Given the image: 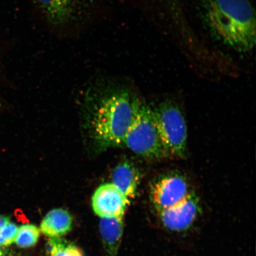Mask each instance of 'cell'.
<instances>
[{"instance_id": "1", "label": "cell", "mask_w": 256, "mask_h": 256, "mask_svg": "<svg viewBox=\"0 0 256 256\" xmlns=\"http://www.w3.org/2000/svg\"><path fill=\"white\" fill-rule=\"evenodd\" d=\"M34 18L57 40H68L84 34L108 19V0H30Z\"/></svg>"}, {"instance_id": "2", "label": "cell", "mask_w": 256, "mask_h": 256, "mask_svg": "<svg viewBox=\"0 0 256 256\" xmlns=\"http://www.w3.org/2000/svg\"><path fill=\"white\" fill-rule=\"evenodd\" d=\"M200 14L211 36L238 52L256 42V12L250 0H201Z\"/></svg>"}, {"instance_id": "3", "label": "cell", "mask_w": 256, "mask_h": 256, "mask_svg": "<svg viewBox=\"0 0 256 256\" xmlns=\"http://www.w3.org/2000/svg\"><path fill=\"white\" fill-rule=\"evenodd\" d=\"M139 103L126 92H117L102 100L92 121V138L98 148L124 146Z\"/></svg>"}, {"instance_id": "4", "label": "cell", "mask_w": 256, "mask_h": 256, "mask_svg": "<svg viewBox=\"0 0 256 256\" xmlns=\"http://www.w3.org/2000/svg\"><path fill=\"white\" fill-rule=\"evenodd\" d=\"M124 146L148 160L167 158L156 122L153 110L140 101L132 126L124 140Z\"/></svg>"}, {"instance_id": "5", "label": "cell", "mask_w": 256, "mask_h": 256, "mask_svg": "<svg viewBox=\"0 0 256 256\" xmlns=\"http://www.w3.org/2000/svg\"><path fill=\"white\" fill-rule=\"evenodd\" d=\"M152 110L166 154L184 158L187 152L188 131L182 112L175 104L168 102Z\"/></svg>"}, {"instance_id": "6", "label": "cell", "mask_w": 256, "mask_h": 256, "mask_svg": "<svg viewBox=\"0 0 256 256\" xmlns=\"http://www.w3.org/2000/svg\"><path fill=\"white\" fill-rule=\"evenodd\" d=\"M186 179L177 174L162 176L151 186L150 200L156 212L180 202L192 193Z\"/></svg>"}, {"instance_id": "7", "label": "cell", "mask_w": 256, "mask_h": 256, "mask_svg": "<svg viewBox=\"0 0 256 256\" xmlns=\"http://www.w3.org/2000/svg\"><path fill=\"white\" fill-rule=\"evenodd\" d=\"M200 210L199 198L193 192L180 202L158 213L166 228L180 232L190 228Z\"/></svg>"}, {"instance_id": "8", "label": "cell", "mask_w": 256, "mask_h": 256, "mask_svg": "<svg viewBox=\"0 0 256 256\" xmlns=\"http://www.w3.org/2000/svg\"><path fill=\"white\" fill-rule=\"evenodd\" d=\"M130 201L113 184H104L92 195V207L100 218L124 216Z\"/></svg>"}, {"instance_id": "9", "label": "cell", "mask_w": 256, "mask_h": 256, "mask_svg": "<svg viewBox=\"0 0 256 256\" xmlns=\"http://www.w3.org/2000/svg\"><path fill=\"white\" fill-rule=\"evenodd\" d=\"M100 218V232L106 254L116 256L124 234V216Z\"/></svg>"}, {"instance_id": "10", "label": "cell", "mask_w": 256, "mask_h": 256, "mask_svg": "<svg viewBox=\"0 0 256 256\" xmlns=\"http://www.w3.org/2000/svg\"><path fill=\"white\" fill-rule=\"evenodd\" d=\"M140 181V172L128 162L118 165L112 174V184L130 200L136 196Z\"/></svg>"}, {"instance_id": "11", "label": "cell", "mask_w": 256, "mask_h": 256, "mask_svg": "<svg viewBox=\"0 0 256 256\" xmlns=\"http://www.w3.org/2000/svg\"><path fill=\"white\" fill-rule=\"evenodd\" d=\"M72 218L68 211L64 209L50 210L42 222L40 231L50 238H60L71 231Z\"/></svg>"}, {"instance_id": "12", "label": "cell", "mask_w": 256, "mask_h": 256, "mask_svg": "<svg viewBox=\"0 0 256 256\" xmlns=\"http://www.w3.org/2000/svg\"><path fill=\"white\" fill-rule=\"evenodd\" d=\"M40 230L33 224H25L18 227L15 242L18 247L28 248L33 247L38 242Z\"/></svg>"}, {"instance_id": "13", "label": "cell", "mask_w": 256, "mask_h": 256, "mask_svg": "<svg viewBox=\"0 0 256 256\" xmlns=\"http://www.w3.org/2000/svg\"><path fill=\"white\" fill-rule=\"evenodd\" d=\"M18 227L9 222L0 232V247H8L15 242Z\"/></svg>"}, {"instance_id": "14", "label": "cell", "mask_w": 256, "mask_h": 256, "mask_svg": "<svg viewBox=\"0 0 256 256\" xmlns=\"http://www.w3.org/2000/svg\"><path fill=\"white\" fill-rule=\"evenodd\" d=\"M156 2L166 9L168 14L171 15L172 19L180 20L182 9L180 4V0H156Z\"/></svg>"}, {"instance_id": "15", "label": "cell", "mask_w": 256, "mask_h": 256, "mask_svg": "<svg viewBox=\"0 0 256 256\" xmlns=\"http://www.w3.org/2000/svg\"><path fill=\"white\" fill-rule=\"evenodd\" d=\"M50 256H84L82 252L76 246L66 242L62 248Z\"/></svg>"}, {"instance_id": "16", "label": "cell", "mask_w": 256, "mask_h": 256, "mask_svg": "<svg viewBox=\"0 0 256 256\" xmlns=\"http://www.w3.org/2000/svg\"><path fill=\"white\" fill-rule=\"evenodd\" d=\"M10 222L9 217L0 215V232Z\"/></svg>"}, {"instance_id": "17", "label": "cell", "mask_w": 256, "mask_h": 256, "mask_svg": "<svg viewBox=\"0 0 256 256\" xmlns=\"http://www.w3.org/2000/svg\"><path fill=\"white\" fill-rule=\"evenodd\" d=\"M1 256H14V255H12L10 254H8V252H3Z\"/></svg>"}, {"instance_id": "18", "label": "cell", "mask_w": 256, "mask_h": 256, "mask_svg": "<svg viewBox=\"0 0 256 256\" xmlns=\"http://www.w3.org/2000/svg\"><path fill=\"white\" fill-rule=\"evenodd\" d=\"M2 252L1 250V249H0V256H2Z\"/></svg>"}]
</instances>
